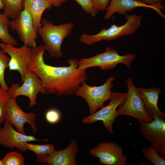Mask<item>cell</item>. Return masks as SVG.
<instances>
[{
    "instance_id": "obj_1",
    "label": "cell",
    "mask_w": 165,
    "mask_h": 165,
    "mask_svg": "<svg viewBox=\"0 0 165 165\" xmlns=\"http://www.w3.org/2000/svg\"><path fill=\"white\" fill-rule=\"evenodd\" d=\"M31 50L32 62L29 69L40 79L45 94L58 97L73 95L82 82L87 79L86 70L79 69L77 59H69L67 66H54L45 62L44 45L31 48Z\"/></svg>"
},
{
    "instance_id": "obj_2",
    "label": "cell",
    "mask_w": 165,
    "mask_h": 165,
    "mask_svg": "<svg viewBox=\"0 0 165 165\" xmlns=\"http://www.w3.org/2000/svg\"><path fill=\"white\" fill-rule=\"evenodd\" d=\"M41 26L37 31L44 43L46 50L52 57L60 58L63 56L61 50L64 39L69 36L72 32L73 23L54 25L46 18L41 20Z\"/></svg>"
},
{
    "instance_id": "obj_3",
    "label": "cell",
    "mask_w": 165,
    "mask_h": 165,
    "mask_svg": "<svg viewBox=\"0 0 165 165\" xmlns=\"http://www.w3.org/2000/svg\"><path fill=\"white\" fill-rule=\"evenodd\" d=\"M125 18L126 22L121 26L113 24L107 29L103 28L95 35L82 34L80 38V41L90 45L101 41L114 40L121 36L133 34L140 27L142 16L135 14H126Z\"/></svg>"
},
{
    "instance_id": "obj_4",
    "label": "cell",
    "mask_w": 165,
    "mask_h": 165,
    "mask_svg": "<svg viewBox=\"0 0 165 165\" xmlns=\"http://www.w3.org/2000/svg\"><path fill=\"white\" fill-rule=\"evenodd\" d=\"M136 55L128 53L121 55L115 50L107 47L105 51L89 58H83L78 61L79 69L80 70L93 67H99L102 71L115 68L117 64H123L130 69Z\"/></svg>"
},
{
    "instance_id": "obj_5",
    "label": "cell",
    "mask_w": 165,
    "mask_h": 165,
    "mask_svg": "<svg viewBox=\"0 0 165 165\" xmlns=\"http://www.w3.org/2000/svg\"><path fill=\"white\" fill-rule=\"evenodd\" d=\"M114 76H111L102 85L91 86L84 81L77 89L75 94L83 99L87 102L90 114L104 107V103L110 100L112 96V89L114 86Z\"/></svg>"
},
{
    "instance_id": "obj_6",
    "label": "cell",
    "mask_w": 165,
    "mask_h": 165,
    "mask_svg": "<svg viewBox=\"0 0 165 165\" xmlns=\"http://www.w3.org/2000/svg\"><path fill=\"white\" fill-rule=\"evenodd\" d=\"M128 91L127 95L119 107L117 109V116L127 115L139 121L150 122L153 119L148 114L136 86L130 77L126 80Z\"/></svg>"
},
{
    "instance_id": "obj_7",
    "label": "cell",
    "mask_w": 165,
    "mask_h": 165,
    "mask_svg": "<svg viewBox=\"0 0 165 165\" xmlns=\"http://www.w3.org/2000/svg\"><path fill=\"white\" fill-rule=\"evenodd\" d=\"M127 94V93L112 92L109 104L99 110L84 117L82 120V123L91 124L97 121H102L108 132L112 134L114 133L113 123L117 116V108L122 103Z\"/></svg>"
},
{
    "instance_id": "obj_8",
    "label": "cell",
    "mask_w": 165,
    "mask_h": 165,
    "mask_svg": "<svg viewBox=\"0 0 165 165\" xmlns=\"http://www.w3.org/2000/svg\"><path fill=\"white\" fill-rule=\"evenodd\" d=\"M0 48L10 57L8 64L9 72L18 71L23 82L32 62L31 48L24 45L20 47L1 42Z\"/></svg>"
},
{
    "instance_id": "obj_9",
    "label": "cell",
    "mask_w": 165,
    "mask_h": 165,
    "mask_svg": "<svg viewBox=\"0 0 165 165\" xmlns=\"http://www.w3.org/2000/svg\"><path fill=\"white\" fill-rule=\"evenodd\" d=\"M139 123L141 135L150 143L160 156L165 159V119L156 117L151 122Z\"/></svg>"
},
{
    "instance_id": "obj_10",
    "label": "cell",
    "mask_w": 165,
    "mask_h": 165,
    "mask_svg": "<svg viewBox=\"0 0 165 165\" xmlns=\"http://www.w3.org/2000/svg\"><path fill=\"white\" fill-rule=\"evenodd\" d=\"M16 98L12 96L9 97L6 105L5 121L13 126L18 132L25 134L24 125L28 123L33 133L36 134L37 131L36 124V115L33 112L26 113L18 105Z\"/></svg>"
},
{
    "instance_id": "obj_11",
    "label": "cell",
    "mask_w": 165,
    "mask_h": 165,
    "mask_svg": "<svg viewBox=\"0 0 165 165\" xmlns=\"http://www.w3.org/2000/svg\"><path fill=\"white\" fill-rule=\"evenodd\" d=\"M23 82L20 86L18 83L13 84L8 91L10 95L16 98L20 96L27 97L29 100V108H31L37 104V94H45V90L40 79L29 69Z\"/></svg>"
},
{
    "instance_id": "obj_12",
    "label": "cell",
    "mask_w": 165,
    "mask_h": 165,
    "mask_svg": "<svg viewBox=\"0 0 165 165\" xmlns=\"http://www.w3.org/2000/svg\"><path fill=\"white\" fill-rule=\"evenodd\" d=\"M89 154L98 158L99 163L106 165H126L128 160L123 149L112 142L100 143L90 150Z\"/></svg>"
},
{
    "instance_id": "obj_13",
    "label": "cell",
    "mask_w": 165,
    "mask_h": 165,
    "mask_svg": "<svg viewBox=\"0 0 165 165\" xmlns=\"http://www.w3.org/2000/svg\"><path fill=\"white\" fill-rule=\"evenodd\" d=\"M9 25L13 31L18 33L24 45L31 48L37 46L38 34L31 17L26 10L24 9L16 18L10 21Z\"/></svg>"
},
{
    "instance_id": "obj_14",
    "label": "cell",
    "mask_w": 165,
    "mask_h": 165,
    "mask_svg": "<svg viewBox=\"0 0 165 165\" xmlns=\"http://www.w3.org/2000/svg\"><path fill=\"white\" fill-rule=\"evenodd\" d=\"M42 140L36 138L34 136L27 135L15 130L13 125L6 121L0 128V145L8 149L17 148L25 152L27 149L23 146L24 143Z\"/></svg>"
},
{
    "instance_id": "obj_15",
    "label": "cell",
    "mask_w": 165,
    "mask_h": 165,
    "mask_svg": "<svg viewBox=\"0 0 165 165\" xmlns=\"http://www.w3.org/2000/svg\"><path fill=\"white\" fill-rule=\"evenodd\" d=\"M79 150L76 142L72 140L65 149L42 156H36V160L50 165H76V156Z\"/></svg>"
},
{
    "instance_id": "obj_16",
    "label": "cell",
    "mask_w": 165,
    "mask_h": 165,
    "mask_svg": "<svg viewBox=\"0 0 165 165\" xmlns=\"http://www.w3.org/2000/svg\"><path fill=\"white\" fill-rule=\"evenodd\" d=\"M145 7L152 9L156 11L163 18L165 16L161 10L164 6L149 5L141 0H111L104 16L105 20L110 19L116 13L119 14L126 15L127 12L131 11L138 7Z\"/></svg>"
},
{
    "instance_id": "obj_17",
    "label": "cell",
    "mask_w": 165,
    "mask_h": 165,
    "mask_svg": "<svg viewBox=\"0 0 165 165\" xmlns=\"http://www.w3.org/2000/svg\"><path fill=\"white\" fill-rule=\"evenodd\" d=\"M137 88L148 115L153 119L156 117L165 119V114L160 110L158 106L159 96L162 91L161 89L156 87Z\"/></svg>"
},
{
    "instance_id": "obj_18",
    "label": "cell",
    "mask_w": 165,
    "mask_h": 165,
    "mask_svg": "<svg viewBox=\"0 0 165 165\" xmlns=\"http://www.w3.org/2000/svg\"><path fill=\"white\" fill-rule=\"evenodd\" d=\"M23 7L31 16L34 26L36 31L41 26L42 13L52 6L47 0H23Z\"/></svg>"
},
{
    "instance_id": "obj_19",
    "label": "cell",
    "mask_w": 165,
    "mask_h": 165,
    "mask_svg": "<svg viewBox=\"0 0 165 165\" xmlns=\"http://www.w3.org/2000/svg\"><path fill=\"white\" fill-rule=\"evenodd\" d=\"M9 18L5 13H0V40L3 43L17 46L16 40L9 32Z\"/></svg>"
},
{
    "instance_id": "obj_20",
    "label": "cell",
    "mask_w": 165,
    "mask_h": 165,
    "mask_svg": "<svg viewBox=\"0 0 165 165\" xmlns=\"http://www.w3.org/2000/svg\"><path fill=\"white\" fill-rule=\"evenodd\" d=\"M4 6V13L9 18H16L22 10L23 0H1Z\"/></svg>"
},
{
    "instance_id": "obj_21",
    "label": "cell",
    "mask_w": 165,
    "mask_h": 165,
    "mask_svg": "<svg viewBox=\"0 0 165 165\" xmlns=\"http://www.w3.org/2000/svg\"><path fill=\"white\" fill-rule=\"evenodd\" d=\"M145 157L154 165H165V159L159 155L156 149L151 145L141 149Z\"/></svg>"
},
{
    "instance_id": "obj_22",
    "label": "cell",
    "mask_w": 165,
    "mask_h": 165,
    "mask_svg": "<svg viewBox=\"0 0 165 165\" xmlns=\"http://www.w3.org/2000/svg\"><path fill=\"white\" fill-rule=\"evenodd\" d=\"M23 146L27 150L34 152L36 156H42L50 154L55 149L54 146L51 144L44 145H35L24 143Z\"/></svg>"
},
{
    "instance_id": "obj_23",
    "label": "cell",
    "mask_w": 165,
    "mask_h": 165,
    "mask_svg": "<svg viewBox=\"0 0 165 165\" xmlns=\"http://www.w3.org/2000/svg\"><path fill=\"white\" fill-rule=\"evenodd\" d=\"M10 57L0 47V88L8 91L9 87L7 85L5 79V72L8 68Z\"/></svg>"
},
{
    "instance_id": "obj_24",
    "label": "cell",
    "mask_w": 165,
    "mask_h": 165,
    "mask_svg": "<svg viewBox=\"0 0 165 165\" xmlns=\"http://www.w3.org/2000/svg\"><path fill=\"white\" fill-rule=\"evenodd\" d=\"M2 161L3 165H23L24 164L23 156L16 151L7 153Z\"/></svg>"
},
{
    "instance_id": "obj_25",
    "label": "cell",
    "mask_w": 165,
    "mask_h": 165,
    "mask_svg": "<svg viewBox=\"0 0 165 165\" xmlns=\"http://www.w3.org/2000/svg\"><path fill=\"white\" fill-rule=\"evenodd\" d=\"M10 96L8 91L0 88V125L5 121L6 105Z\"/></svg>"
},
{
    "instance_id": "obj_26",
    "label": "cell",
    "mask_w": 165,
    "mask_h": 165,
    "mask_svg": "<svg viewBox=\"0 0 165 165\" xmlns=\"http://www.w3.org/2000/svg\"><path fill=\"white\" fill-rule=\"evenodd\" d=\"M86 14L95 16L98 12L95 8L92 0H75Z\"/></svg>"
},
{
    "instance_id": "obj_27",
    "label": "cell",
    "mask_w": 165,
    "mask_h": 165,
    "mask_svg": "<svg viewBox=\"0 0 165 165\" xmlns=\"http://www.w3.org/2000/svg\"><path fill=\"white\" fill-rule=\"evenodd\" d=\"M61 115L57 109H51L47 111L45 118L47 121L51 124L58 123L60 120Z\"/></svg>"
},
{
    "instance_id": "obj_28",
    "label": "cell",
    "mask_w": 165,
    "mask_h": 165,
    "mask_svg": "<svg viewBox=\"0 0 165 165\" xmlns=\"http://www.w3.org/2000/svg\"><path fill=\"white\" fill-rule=\"evenodd\" d=\"M94 6L98 11L106 10L111 0H92Z\"/></svg>"
},
{
    "instance_id": "obj_29",
    "label": "cell",
    "mask_w": 165,
    "mask_h": 165,
    "mask_svg": "<svg viewBox=\"0 0 165 165\" xmlns=\"http://www.w3.org/2000/svg\"><path fill=\"white\" fill-rule=\"evenodd\" d=\"M144 2L149 5L164 6L162 3L165 0H141Z\"/></svg>"
},
{
    "instance_id": "obj_30",
    "label": "cell",
    "mask_w": 165,
    "mask_h": 165,
    "mask_svg": "<svg viewBox=\"0 0 165 165\" xmlns=\"http://www.w3.org/2000/svg\"><path fill=\"white\" fill-rule=\"evenodd\" d=\"M52 6L58 7L68 0H47Z\"/></svg>"
},
{
    "instance_id": "obj_31",
    "label": "cell",
    "mask_w": 165,
    "mask_h": 165,
    "mask_svg": "<svg viewBox=\"0 0 165 165\" xmlns=\"http://www.w3.org/2000/svg\"><path fill=\"white\" fill-rule=\"evenodd\" d=\"M4 8V6L2 1L1 0H0V9H3Z\"/></svg>"
},
{
    "instance_id": "obj_32",
    "label": "cell",
    "mask_w": 165,
    "mask_h": 165,
    "mask_svg": "<svg viewBox=\"0 0 165 165\" xmlns=\"http://www.w3.org/2000/svg\"><path fill=\"white\" fill-rule=\"evenodd\" d=\"M0 165H3L2 160H0Z\"/></svg>"
},
{
    "instance_id": "obj_33",
    "label": "cell",
    "mask_w": 165,
    "mask_h": 165,
    "mask_svg": "<svg viewBox=\"0 0 165 165\" xmlns=\"http://www.w3.org/2000/svg\"><path fill=\"white\" fill-rule=\"evenodd\" d=\"M0 41H1V40H0Z\"/></svg>"
}]
</instances>
